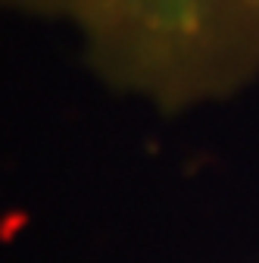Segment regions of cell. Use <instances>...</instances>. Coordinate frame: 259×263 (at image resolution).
I'll use <instances>...</instances> for the list:
<instances>
[{"label": "cell", "mask_w": 259, "mask_h": 263, "mask_svg": "<svg viewBox=\"0 0 259 263\" xmlns=\"http://www.w3.org/2000/svg\"><path fill=\"white\" fill-rule=\"evenodd\" d=\"M66 25L106 85L159 110L219 101L259 79V0H4Z\"/></svg>", "instance_id": "cell-1"}]
</instances>
